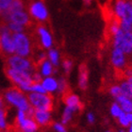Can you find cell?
<instances>
[{"label":"cell","mask_w":132,"mask_h":132,"mask_svg":"<svg viewBox=\"0 0 132 132\" xmlns=\"http://www.w3.org/2000/svg\"><path fill=\"white\" fill-rule=\"evenodd\" d=\"M3 97L5 99L6 104L12 108H15L17 110H23L27 112L31 108L28 101V94L17 87L8 89L3 94Z\"/></svg>","instance_id":"obj_1"},{"label":"cell","mask_w":132,"mask_h":132,"mask_svg":"<svg viewBox=\"0 0 132 132\" xmlns=\"http://www.w3.org/2000/svg\"><path fill=\"white\" fill-rule=\"evenodd\" d=\"M6 75L14 87H17L26 94L30 93V87L33 83L32 73L8 67L6 69Z\"/></svg>","instance_id":"obj_2"},{"label":"cell","mask_w":132,"mask_h":132,"mask_svg":"<svg viewBox=\"0 0 132 132\" xmlns=\"http://www.w3.org/2000/svg\"><path fill=\"white\" fill-rule=\"evenodd\" d=\"M15 54L26 58H29L32 54V42L28 34L24 31L13 34Z\"/></svg>","instance_id":"obj_3"},{"label":"cell","mask_w":132,"mask_h":132,"mask_svg":"<svg viewBox=\"0 0 132 132\" xmlns=\"http://www.w3.org/2000/svg\"><path fill=\"white\" fill-rule=\"evenodd\" d=\"M0 51L6 56L15 54L13 34L10 30L7 24L0 25Z\"/></svg>","instance_id":"obj_4"},{"label":"cell","mask_w":132,"mask_h":132,"mask_svg":"<svg viewBox=\"0 0 132 132\" xmlns=\"http://www.w3.org/2000/svg\"><path fill=\"white\" fill-rule=\"evenodd\" d=\"M28 97L29 104L34 110H52L54 107V99L51 94L29 93Z\"/></svg>","instance_id":"obj_5"},{"label":"cell","mask_w":132,"mask_h":132,"mask_svg":"<svg viewBox=\"0 0 132 132\" xmlns=\"http://www.w3.org/2000/svg\"><path fill=\"white\" fill-rule=\"evenodd\" d=\"M6 64L9 68L30 72V73H33L34 71L37 70L34 63H33V61L30 59L22 57V56H19L17 54L8 56V58L6 60Z\"/></svg>","instance_id":"obj_6"},{"label":"cell","mask_w":132,"mask_h":132,"mask_svg":"<svg viewBox=\"0 0 132 132\" xmlns=\"http://www.w3.org/2000/svg\"><path fill=\"white\" fill-rule=\"evenodd\" d=\"M15 124L19 132H38L39 125L33 117L28 116L26 111L17 110Z\"/></svg>","instance_id":"obj_7"},{"label":"cell","mask_w":132,"mask_h":132,"mask_svg":"<svg viewBox=\"0 0 132 132\" xmlns=\"http://www.w3.org/2000/svg\"><path fill=\"white\" fill-rule=\"evenodd\" d=\"M28 13L33 20L39 23H45L49 17V11L43 0H34L28 6Z\"/></svg>","instance_id":"obj_8"},{"label":"cell","mask_w":132,"mask_h":132,"mask_svg":"<svg viewBox=\"0 0 132 132\" xmlns=\"http://www.w3.org/2000/svg\"><path fill=\"white\" fill-rule=\"evenodd\" d=\"M1 17H2L3 20H4L6 23L14 22V23H17V24H20V25L24 26V27H27V26L29 25L30 19H31V17H30V15H29V13H28V11H26V10L13 11V12L5 11V12H2Z\"/></svg>","instance_id":"obj_9"},{"label":"cell","mask_w":132,"mask_h":132,"mask_svg":"<svg viewBox=\"0 0 132 132\" xmlns=\"http://www.w3.org/2000/svg\"><path fill=\"white\" fill-rule=\"evenodd\" d=\"M36 32L38 35L40 45L43 49L48 50L52 48L54 45V38H53L52 33L48 29V28H46L44 25H41L37 28Z\"/></svg>","instance_id":"obj_10"},{"label":"cell","mask_w":132,"mask_h":132,"mask_svg":"<svg viewBox=\"0 0 132 132\" xmlns=\"http://www.w3.org/2000/svg\"><path fill=\"white\" fill-rule=\"evenodd\" d=\"M110 62L112 64L113 68L116 69L117 71L123 72L128 63L127 56L121 49L112 48L110 51Z\"/></svg>","instance_id":"obj_11"},{"label":"cell","mask_w":132,"mask_h":132,"mask_svg":"<svg viewBox=\"0 0 132 132\" xmlns=\"http://www.w3.org/2000/svg\"><path fill=\"white\" fill-rule=\"evenodd\" d=\"M33 118L36 121V123L39 125V127H46L51 123L52 113H51V110H35Z\"/></svg>","instance_id":"obj_12"},{"label":"cell","mask_w":132,"mask_h":132,"mask_svg":"<svg viewBox=\"0 0 132 132\" xmlns=\"http://www.w3.org/2000/svg\"><path fill=\"white\" fill-rule=\"evenodd\" d=\"M42 85L44 88L46 94H57L59 87V81L58 78L55 77L54 76H50V77H45L42 80Z\"/></svg>","instance_id":"obj_13"},{"label":"cell","mask_w":132,"mask_h":132,"mask_svg":"<svg viewBox=\"0 0 132 132\" xmlns=\"http://www.w3.org/2000/svg\"><path fill=\"white\" fill-rule=\"evenodd\" d=\"M89 84V71L85 64H81L78 69V76H77V85L80 90L85 91L88 88Z\"/></svg>","instance_id":"obj_14"},{"label":"cell","mask_w":132,"mask_h":132,"mask_svg":"<svg viewBox=\"0 0 132 132\" xmlns=\"http://www.w3.org/2000/svg\"><path fill=\"white\" fill-rule=\"evenodd\" d=\"M63 102L65 106H68V107H71L73 109L77 110V112L81 110L82 109V103H81V100H80L79 96L76 94H72V93H69V94H66L64 95Z\"/></svg>","instance_id":"obj_15"},{"label":"cell","mask_w":132,"mask_h":132,"mask_svg":"<svg viewBox=\"0 0 132 132\" xmlns=\"http://www.w3.org/2000/svg\"><path fill=\"white\" fill-rule=\"evenodd\" d=\"M38 71L42 74L44 77H50L53 75L57 74V68L53 65L48 59L44 60L38 63Z\"/></svg>","instance_id":"obj_16"},{"label":"cell","mask_w":132,"mask_h":132,"mask_svg":"<svg viewBox=\"0 0 132 132\" xmlns=\"http://www.w3.org/2000/svg\"><path fill=\"white\" fill-rule=\"evenodd\" d=\"M127 0H115L112 6V12L116 19L119 21L124 17L126 10H127Z\"/></svg>","instance_id":"obj_17"},{"label":"cell","mask_w":132,"mask_h":132,"mask_svg":"<svg viewBox=\"0 0 132 132\" xmlns=\"http://www.w3.org/2000/svg\"><path fill=\"white\" fill-rule=\"evenodd\" d=\"M47 59L50 61V62L55 66L56 68H58L59 66L61 64V52L57 48H50L47 50Z\"/></svg>","instance_id":"obj_18"},{"label":"cell","mask_w":132,"mask_h":132,"mask_svg":"<svg viewBox=\"0 0 132 132\" xmlns=\"http://www.w3.org/2000/svg\"><path fill=\"white\" fill-rule=\"evenodd\" d=\"M115 101L121 106L123 111L126 113L132 112V99L126 95H120L117 98H115Z\"/></svg>","instance_id":"obj_19"},{"label":"cell","mask_w":132,"mask_h":132,"mask_svg":"<svg viewBox=\"0 0 132 132\" xmlns=\"http://www.w3.org/2000/svg\"><path fill=\"white\" fill-rule=\"evenodd\" d=\"M77 111L75 109L71 107H68V106H65L62 110V114H61V122L62 123L63 125L67 126V125L70 123V122L73 120V117L74 115L77 113Z\"/></svg>","instance_id":"obj_20"},{"label":"cell","mask_w":132,"mask_h":132,"mask_svg":"<svg viewBox=\"0 0 132 132\" xmlns=\"http://www.w3.org/2000/svg\"><path fill=\"white\" fill-rule=\"evenodd\" d=\"M59 81V87H58V91H57V94H60V95H65L68 92V81L64 77H60L58 78Z\"/></svg>","instance_id":"obj_21"},{"label":"cell","mask_w":132,"mask_h":132,"mask_svg":"<svg viewBox=\"0 0 132 132\" xmlns=\"http://www.w3.org/2000/svg\"><path fill=\"white\" fill-rule=\"evenodd\" d=\"M123 112H124V111H123V110H122L121 106H120V105H119L116 101L113 102L112 104L110 105V115L112 116L113 118L117 119Z\"/></svg>","instance_id":"obj_22"},{"label":"cell","mask_w":132,"mask_h":132,"mask_svg":"<svg viewBox=\"0 0 132 132\" xmlns=\"http://www.w3.org/2000/svg\"><path fill=\"white\" fill-rule=\"evenodd\" d=\"M120 29H121V28H120V21H119L118 19H116V18L111 20L110 23V25H109V33H110V35L112 37V36L115 35Z\"/></svg>","instance_id":"obj_23"},{"label":"cell","mask_w":132,"mask_h":132,"mask_svg":"<svg viewBox=\"0 0 132 132\" xmlns=\"http://www.w3.org/2000/svg\"><path fill=\"white\" fill-rule=\"evenodd\" d=\"M6 24H7L8 28H10V30L11 31L12 34L21 33V32H24V31H25L26 27L20 25V24H17V23H14V22H8V23H6Z\"/></svg>","instance_id":"obj_24"},{"label":"cell","mask_w":132,"mask_h":132,"mask_svg":"<svg viewBox=\"0 0 132 132\" xmlns=\"http://www.w3.org/2000/svg\"><path fill=\"white\" fill-rule=\"evenodd\" d=\"M26 10L25 8V3L23 0H13L12 4H11V8L9 9L8 12H13V11H23Z\"/></svg>","instance_id":"obj_25"},{"label":"cell","mask_w":132,"mask_h":132,"mask_svg":"<svg viewBox=\"0 0 132 132\" xmlns=\"http://www.w3.org/2000/svg\"><path fill=\"white\" fill-rule=\"evenodd\" d=\"M120 86H121L123 94L132 99V88H131V85L128 83V81H127V79L123 80V81L120 83Z\"/></svg>","instance_id":"obj_26"},{"label":"cell","mask_w":132,"mask_h":132,"mask_svg":"<svg viewBox=\"0 0 132 132\" xmlns=\"http://www.w3.org/2000/svg\"><path fill=\"white\" fill-rule=\"evenodd\" d=\"M8 128V120H7V110L5 109L0 110V130H7Z\"/></svg>","instance_id":"obj_27"},{"label":"cell","mask_w":132,"mask_h":132,"mask_svg":"<svg viewBox=\"0 0 132 132\" xmlns=\"http://www.w3.org/2000/svg\"><path fill=\"white\" fill-rule=\"evenodd\" d=\"M109 93L113 98L115 99L117 98L120 95H123V92H122L121 86L120 84H114V85H111L109 89Z\"/></svg>","instance_id":"obj_28"},{"label":"cell","mask_w":132,"mask_h":132,"mask_svg":"<svg viewBox=\"0 0 132 132\" xmlns=\"http://www.w3.org/2000/svg\"><path fill=\"white\" fill-rule=\"evenodd\" d=\"M61 68H62V70H63L64 74L69 75L71 73L72 69H73L74 62H73V61L70 60V59H65V60H63V61H61Z\"/></svg>","instance_id":"obj_29"},{"label":"cell","mask_w":132,"mask_h":132,"mask_svg":"<svg viewBox=\"0 0 132 132\" xmlns=\"http://www.w3.org/2000/svg\"><path fill=\"white\" fill-rule=\"evenodd\" d=\"M117 121H118L119 125H120L123 128H127L130 125L129 118H128V116H127V113H126V112L122 113L121 115L117 118Z\"/></svg>","instance_id":"obj_30"},{"label":"cell","mask_w":132,"mask_h":132,"mask_svg":"<svg viewBox=\"0 0 132 132\" xmlns=\"http://www.w3.org/2000/svg\"><path fill=\"white\" fill-rule=\"evenodd\" d=\"M30 93H36V94H46V92L43 87L41 82H33L30 87Z\"/></svg>","instance_id":"obj_31"},{"label":"cell","mask_w":132,"mask_h":132,"mask_svg":"<svg viewBox=\"0 0 132 132\" xmlns=\"http://www.w3.org/2000/svg\"><path fill=\"white\" fill-rule=\"evenodd\" d=\"M13 0H0V10L2 12H5L11 8Z\"/></svg>","instance_id":"obj_32"},{"label":"cell","mask_w":132,"mask_h":132,"mask_svg":"<svg viewBox=\"0 0 132 132\" xmlns=\"http://www.w3.org/2000/svg\"><path fill=\"white\" fill-rule=\"evenodd\" d=\"M53 129L56 132H68L67 128H66L65 125H63L61 122H56L53 124Z\"/></svg>","instance_id":"obj_33"},{"label":"cell","mask_w":132,"mask_h":132,"mask_svg":"<svg viewBox=\"0 0 132 132\" xmlns=\"http://www.w3.org/2000/svg\"><path fill=\"white\" fill-rule=\"evenodd\" d=\"M44 77L42 76V74L38 70H36L32 73V80L33 82H42V80H43Z\"/></svg>","instance_id":"obj_34"},{"label":"cell","mask_w":132,"mask_h":132,"mask_svg":"<svg viewBox=\"0 0 132 132\" xmlns=\"http://www.w3.org/2000/svg\"><path fill=\"white\" fill-rule=\"evenodd\" d=\"M46 59H47V52H45V51H39L37 53V55H36V60L38 61V63L41 62V61H44V60H46Z\"/></svg>","instance_id":"obj_35"},{"label":"cell","mask_w":132,"mask_h":132,"mask_svg":"<svg viewBox=\"0 0 132 132\" xmlns=\"http://www.w3.org/2000/svg\"><path fill=\"white\" fill-rule=\"evenodd\" d=\"M86 119H87V122H88L89 124L93 125L95 122V115L93 112H88L87 115H86Z\"/></svg>","instance_id":"obj_36"},{"label":"cell","mask_w":132,"mask_h":132,"mask_svg":"<svg viewBox=\"0 0 132 132\" xmlns=\"http://www.w3.org/2000/svg\"><path fill=\"white\" fill-rule=\"evenodd\" d=\"M123 75H124L125 77H126V78L131 77V76H132V65L131 66L127 65V67H126V68L123 70Z\"/></svg>","instance_id":"obj_37"},{"label":"cell","mask_w":132,"mask_h":132,"mask_svg":"<svg viewBox=\"0 0 132 132\" xmlns=\"http://www.w3.org/2000/svg\"><path fill=\"white\" fill-rule=\"evenodd\" d=\"M6 102H5V99L3 97L2 94H0V110L1 109H5L6 108Z\"/></svg>","instance_id":"obj_38"},{"label":"cell","mask_w":132,"mask_h":132,"mask_svg":"<svg viewBox=\"0 0 132 132\" xmlns=\"http://www.w3.org/2000/svg\"><path fill=\"white\" fill-rule=\"evenodd\" d=\"M127 132H132V123H130V125H129V127H127Z\"/></svg>","instance_id":"obj_39"},{"label":"cell","mask_w":132,"mask_h":132,"mask_svg":"<svg viewBox=\"0 0 132 132\" xmlns=\"http://www.w3.org/2000/svg\"><path fill=\"white\" fill-rule=\"evenodd\" d=\"M127 116H128V118H129V121H130V123H132V112H130V113H127Z\"/></svg>","instance_id":"obj_40"},{"label":"cell","mask_w":132,"mask_h":132,"mask_svg":"<svg viewBox=\"0 0 132 132\" xmlns=\"http://www.w3.org/2000/svg\"><path fill=\"white\" fill-rule=\"evenodd\" d=\"M117 132H127V131L125 129V128H123V127H122V128H120V129L117 130Z\"/></svg>","instance_id":"obj_41"},{"label":"cell","mask_w":132,"mask_h":132,"mask_svg":"<svg viewBox=\"0 0 132 132\" xmlns=\"http://www.w3.org/2000/svg\"><path fill=\"white\" fill-rule=\"evenodd\" d=\"M83 1H84V2H85L86 4H90V3H91L92 1H93V0H83Z\"/></svg>","instance_id":"obj_42"},{"label":"cell","mask_w":132,"mask_h":132,"mask_svg":"<svg viewBox=\"0 0 132 132\" xmlns=\"http://www.w3.org/2000/svg\"><path fill=\"white\" fill-rule=\"evenodd\" d=\"M105 132H112L111 130H107V131H105Z\"/></svg>","instance_id":"obj_43"},{"label":"cell","mask_w":132,"mask_h":132,"mask_svg":"<svg viewBox=\"0 0 132 132\" xmlns=\"http://www.w3.org/2000/svg\"><path fill=\"white\" fill-rule=\"evenodd\" d=\"M1 14H2V11H1V10H0V16H1Z\"/></svg>","instance_id":"obj_44"},{"label":"cell","mask_w":132,"mask_h":132,"mask_svg":"<svg viewBox=\"0 0 132 132\" xmlns=\"http://www.w3.org/2000/svg\"><path fill=\"white\" fill-rule=\"evenodd\" d=\"M0 132H5L4 130H0Z\"/></svg>","instance_id":"obj_45"}]
</instances>
